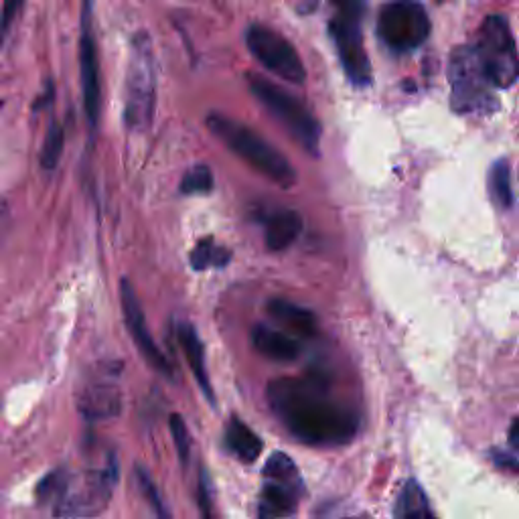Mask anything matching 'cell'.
<instances>
[{
  "instance_id": "cell-9",
  "label": "cell",
  "mask_w": 519,
  "mask_h": 519,
  "mask_svg": "<svg viewBox=\"0 0 519 519\" xmlns=\"http://www.w3.org/2000/svg\"><path fill=\"white\" fill-rule=\"evenodd\" d=\"M116 485V461L100 469L92 471L82 479H73L69 475L67 487L61 499L55 505V515L65 519H84L102 513L112 497V489Z\"/></svg>"
},
{
  "instance_id": "cell-24",
  "label": "cell",
  "mask_w": 519,
  "mask_h": 519,
  "mask_svg": "<svg viewBox=\"0 0 519 519\" xmlns=\"http://www.w3.org/2000/svg\"><path fill=\"white\" fill-rule=\"evenodd\" d=\"M213 189V173L207 165H195L181 181L183 195H205Z\"/></svg>"
},
{
  "instance_id": "cell-14",
  "label": "cell",
  "mask_w": 519,
  "mask_h": 519,
  "mask_svg": "<svg viewBox=\"0 0 519 519\" xmlns=\"http://www.w3.org/2000/svg\"><path fill=\"white\" fill-rule=\"evenodd\" d=\"M264 242L268 250L282 252L290 248L303 232V217L294 209H272L264 219Z\"/></svg>"
},
{
  "instance_id": "cell-10",
  "label": "cell",
  "mask_w": 519,
  "mask_h": 519,
  "mask_svg": "<svg viewBox=\"0 0 519 519\" xmlns=\"http://www.w3.org/2000/svg\"><path fill=\"white\" fill-rule=\"evenodd\" d=\"M246 45L250 53L274 76L296 86L305 84L307 69L294 45L278 31L266 25H250L246 29Z\"/></svg>"
},
{
  "instance_id": "cell-3",
  "label": "cell",
  "mask_w": 519,
  "mask_h": 519,
  "mask_svg": "<svg viewBox=\"0 0 519 519\" xmlns=\"http://www.w3.org/2000/svg\"><path fill=\"white\" fill-rule=\"evenodd\" d=\"M157 104V61L151 37L140 31L132 41L124 120L130 130H148Z\"/></svg>"
},
{
  "instance_id": "cell-29",
  "label": "cell",
  "mask_w": 519,
  "mask_h": 519,
  "mask_svg": "<svg viewBox=\"0 0 519 519\" xmlns=\"http://www.w3.org/2000/svg\"><path fill=\"white\" fill-rule=\"evenodd\" d=\"M21 9H23V3H15V0H13V3H7L3 7V13H0V47H3L9 31H11L13 23H15V17H17V13Z\"/></svg>"
},
{
  "instance_id": "cell-6",
  "label": "cell",
  "mask_w": 519,
  "mask_h": 519,
  "mask_svg": "<svg viewBox=\"0 0 519 519\" xmlns=\"http://www.w3.org/2000/svg\"><path fill=\"white\" fill-rule=\"evenodd\" d=\"M485 76L493 88L507 90L517 82L519 57L511 25L505 15L485 17L477 45H473Z\"/></svg>"
},
{
  "instance_id": "cell-33",
  "label": "cell",
  "mask_w": 519,
  "mask_h": 519,
  "mask_svg": "<svg viewBox=\"0 0 519 519\" xmlns=\"http://www.w3.org/2000/svg\"><path fill=\"white\" fill-rule=\"evenodd\" d=\"M351 519H357V517H351Z\"/></svg>"
},
{
  "instance_id": "cell-31",
  "label": "cell",
  "mask_w": 519,
  "mask_h": 519,
  "mask_svg": "<svg viewBox=\"0 0 519 519\" xmlns=\"http://www.w3.org/2000/svg\"><path fill=\"white\" fill-rule=\"evenodd\" d=\"M517 426H519V422H517V418L511 422V426H509V444H511V449L513 451H517Z\"/></svg>"
},
{
  "instance_id": "cell-30",
  "label": "cell",
  "mask_w": 519,
  "mask_h": 519,
  "mask_svg": "<svg viewBox=\"0 0 519 519\" xmlns=\"http://www.w3.org/2000/svg\"><path fill=\"white\" fill-rule=\"evenodd\" d=\"M493 459L499 467H505V469H511L515 471L517 469V459L515 455H505V453H499V451H493Z\"/></svg>"
},
{
  "instance_id": "cell-26",
  "label": "cell",
  "mask_w": 519,
  "mask_h": 519,
  "mask_svg": "<svg viewBox=\"0 0 519 519\" xmlns=\"http://www.w3.org/2000/svg\"><path fill=\"white\" fill-rule=\"evenodd\" d=\"M138 483H140V489H142L144 497H146L148 501H151V505L155 507V511H157L159 519H171V515H169V509H167V505H165L163 497L159 495V489L155 487V483H153L151 475H148V473H146L142 467H138Z\"/></svg>"
},
{
  "instance_id": "cell-16",
  "label": "cell",
  "mask_w": 519,
  "mask_h": 519,
  "mask_svg": "<svg viewBox=\"0 0 519 519\" xmlns=\"http://www.w3.org/2000/svg\"><path fill=\"white\" fill-rule=\"evenodd\" d=\"M177 339H179V345L185 353V359L191 367V372L201 388V392L205 394V398L215 404V396H213V388H211V382H209V374H207V365H205V347H203V341L197 333V329L191 325V323H179L177 325Z\"/></svg>"
},
{
  "instance_id": "cell-28",
  "label": "cell",
  "mask_w": 519,
  "mask_h": 519,
  "mask_svg": "<svg viewBox=\"0 0 519 519\" xmlns=\"http://www.w3.org/2000/svg\"><path fill=\"white\" fill-rule=\"evenodd\" d=\"M197 501L201 509V519H215V505H213V489L211 479L205 469L199 473V487H197Z\"/></svg>"
},
{
  "instance_id": "cell-23",
  "label": "cell",
  "mask_w": 519,
  "mask_h": 519,
  "mask_svg": "<svg viewBox=\"0 0 519 519\" xmlns=\"http://www.w3.org/2000/svg\"><path fill=\"white\" fill-rule=\"evenodd\" d=\"M63 144H65V134H63V128L57 120H51L49 122V128H47V134H45V140H43V148H41V167L47 169V171H53L63 155Z\"/></svg>"
},
{
  "instance_id": "cell-4",
  "label": "cell",
  "mask_w": 519,
  "mask_h": 519,
  "mask_svg": "<svg viewBox=\"0 0 519 519\" xmlns=\"http://www.w3.org/2000/svg\"><path fill=\"white\" fill-rule=\"evenodd\" d=\"M246 78L256 100L303 144L305 151L319 155L323 128L321 122L307 110V106L284 88L262 76H256V73H248Z\"/></svg>"
},
{
  "instance_id": "cell-12",
  "label": "cell",
  "mask_w": 519,
  "mask_h": 519,
  "mask_svg": "<svg viewBox=\"0 0 519 519\" xmlns=\"http://www.w3.org/2000/svg\"><path fill=\"white\" fill-rule=\"evenodd\" d=\"M120 299H122V313H124V321L126 327L138 347V351L142 353V357L151 363L157 372L169 380H173V365L169 363V359L165 357V353L161 351V347L157 345L151 329L146 325V317L140 309V303L136 299L134 286L130 284V280H122L120 284Z\"/></svg>"
},
{
  "instance_id": "cell-22",
  "label": "cell",
  "mask_w": 519,
  "mask_h": 519,
  "mask_svg": "<svg viewBox=\"0 0 519 519\" xmlns=\"http://www.w3.org/2000/svg\"><path fill=\"white\" fill-rule=\"evenodd\" d=\"M230 262V252L226 248L217 246L211 238L201 240L191 254V266L195 270L207 268H224Z\"/></svg>"
},
{
  "instance_id": "cell-19",
  "label": "cell",
  "mask_w": 519,
  "mask_h": 519,
  "mask_svg": "<svg viewBox=\"0 0 519 519\" xmlns=\"http://www.w3.org/2000/svg\"><path fill=\"white\" fill-rule=\"evenodd\" d=\"M226 447L242 463H254L264 449V442L246 422L232 418L226 428Z\"/></svg>"
},
{
  "instance_id": "cell-21",
  "label": "cell",
  "mask_w": 519,
  "mask_h": 519,
  "mask_svg": "<svg viewBox=\"0 0 519 519\" xmlns=\"http://www.w3.org/2000/svg\"><path fill=\"white\" fill-rule=\"evenodd\" d=\"M489 189L495 203L501 209H511L515 203L513 187H511V167L505 159L497 161L489 171Z\"/></svg>"
},
{
  "instance_id": "cell-27",
  "label": "cell",
  "mask_w": 519,
  "mask_h": 519,
  "mask_svg": "<svg viewBox=\"0 0 519 519\" xmlns=\"http://www.w3.org/2000/svg\"><path fill=\"white\" fill-rule=\"evenodd\" d=\"M171 434H173L181 463L187 465L189 453H191V438H189V430H187V424H185L183 416H179V414L171 416Z\"/></svg>"
},
{
  "instance_id": "cell-25",
  "label": "cell",
  "mask_w": 519,
  "mask_h": 519,
  "mask_svg": "<svg viewBox=\"0 0 519 519\" xmlns=\"http://www.w3.org/2000/svg\"><path fill=\"white\" fill-rule=\"evenodd\" d=\"M67 481H69V473L63 471V469L49 473L37 487L39 501L41 503H53V507H55L57 501L61 499L65 487H67Z\"/></svg>"
},
{
  "instance_id": "cell-17",
  "label": "cell",
  "mask_w": 519,
  "mask_h": 519,
  "mask_svg": "<svg viewBox=\"0 0 519 519\" xmlns=\"http://www.w3.org/2000/svg\"><path fill=\"white\" fill-rule=\"evenodd\" d=\"M252 341L254 347L266 355L268 359L274 361H294L296 357L301 355L303 345L299 339H294L292 335L270 327V325H256L252 331Z\"/></svg>"
},
{
  "instance_id": "cell-18",
  "label": "cell",
  "mask_w": 519,
  "mask_h": 519,
  "mask_svg": "<svg viewBox=\"0 0 519 519\" xmlns=\"http://www.w3.org/2000/svg\"><path fill=\"white\" fill-rule=\"evenodd\" d=\"M80 412L90 420L112 418L120 412V394L114 386L92 384L80 394Z\"/></svg>"
},
{
  "instance_id": "cell-11",
  "label": "cell",
  "mask_w": 519,
  "mask_h": 519,
  "mask_svg": "<svg viewBox=\"0 0 519 519\" xmlns=\"http://www.w3.org/2000/svg\"><path fill=\"white\" fill-rule=\"evenodd\" d=\"M430 35V17L418 3H390L380 11L378 37L396 53L418 49Z\"/></svg>"
},
{
  "instance_id": "cell-13",
  "label": "cell",
  "mask_w": 519,
  "mask_h": 519,
  "mask_svg": "<svg viewBox=\"0 0 519 519\" xmlns=\"http://www.w3.org/2000/svg\"><path fill=\"white\" fill-rule=\"evenodd\" d=\"M80 73H82V92L84 108L92 128L98 126L102 110V84H100V65L98 47L92 29V5H84L82 13V37H80Z\"/></svg>"
},
{
  "instance_id": "cell-8",
  "label": "cell",
  "mask_w": 519,
  "mask_h": 519,
  "mask_svg": "<svg viewBox=\"0 0 519 519\" xmlns=\"http://www.w3.org/2000/svg\"><path fill=\"white\" fill-rule=\"evenodd\" d=\"M303 481L294 461L284 453H274L264 467V485L260 491L258 517L284 519L299 507L303 497Z\"/></svg>"
},
{
  "instance_id": "cell-7",
  "label": "cell",
  "mask_w": 519,
  "mask_h": 519,
  "mask_svg": "<svg viewBox=\"0 0 519 519\" xmlns=\"http://www.w3.org/2000/svg\"><path fill=\"white\" fill-rule=\"evenodd\" d=\"M335 7L337 13L329 21V33L337 47L341 65L355 86H367L372 82V63H369L361 31V5L339 3Z\"/></svg>"
},
{
  "instance_id": "cell-1",
  "label": "cell",
  "mask_w": 519,
  "mask_h": 519,
  "mask_svg": "<svg viewBox=\"0 0 519 519\" xmlns=\"http://www.w3.org/2000/svg\"><path fill=\"white\" fill-rule=\"evenodd\" d=\"M268 402L288 432L311 447H341L359 428L357 414L335 402L317 378L274 380Z\"/></svg>"
},
{
  "instance_id": "cell-15",
  "label": "cell",
  "mask_w": 519,
  "mask_h": 519,
  "mask_svg": "<svg viewBox=\"0 0 519 519\" xmlns=\"http://www.w3.org/2000/svg\"><path fill=\"white\" fill-rule=\"evenodd\" d=\"M268 315L280 323L288 335L292 333V337H303V339H311L319 333V321L315 317V313H311L305 307L294 305L290 301L284 299H272L268 303Z\"/></svg>"
},
{
  "instance_id": "cell-32",
  "label": "cell",
  "mask_w": 519,
  "mask_h": 519,
  "mask_svg": "<svg viewBox=\"0 0 519 519\" xmlns=\"http://www.w3.org/2000/svg\"><path fill=\"white\" fill-rule=\"evenodd\" d=\"M5 232H7V209L3 203H0V242H3Z\"/></svg>"
},
{
  "instance_id": "cell-2",
  "label": "cell",
  "mask_w": 519,
  "mask_h": 519,
  "mask_svg": "<svg viewBox=\"0 0 519 519\" xmlns=\"http://www.w3.org/2000/svg\"><path fill=\"white\" fill-rule=\"evenodd\" d=\"M207 126L236 157L246 161L252 169L266 175L280 187L294 185L296 171L292 169L288 159L250 126L217 112L207 116Z\"/></svg>"
},
{
  "instance_id": "cell-5",
  "label": "cell",
  "mask_w": 519,
  "mask_h": 519,
  "mask_svg": "<svg viewBox=\"0 0 519 519\" xmlns=\"http://www.w3.org/2000/svg\"><path fill=\"white\" fill-rule=\"evenodd\" d=\"M451 106L459 114H491L499 108L473 45H461L449 59Z\"/></svg>"
},
{
  "instance_id": "cell-20",
  "label": "cell",
  "mask_w": 519,
  "mask_h": 519,
  "mask_svg": "<svg viewBox=\"0 0 519 519\" xmlns=\"http://www.w3.org/2000/svg\"><path fill=\"white\" fill-rule=\"evenodd\" d=\"M394 519H438L424 489L414 479L402 485L394 503Z\"/></svg>"
}]
</instances>
